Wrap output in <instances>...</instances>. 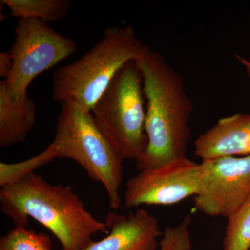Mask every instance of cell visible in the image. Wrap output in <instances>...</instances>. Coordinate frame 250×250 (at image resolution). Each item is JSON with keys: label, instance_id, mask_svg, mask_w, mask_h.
<instances>
[{"label": "cell", "instance_id": "cell-14", "mask_svg": "<svg viewBox=\"0 0 250 250\" xmlns=\"http://www.w3.org/2000/svg\"><path fill=\"white\" fill-rule=\"evenodd\" d=\"M0 250H52L50 237L24 227H16L0 239Z\"/></svg>", "mask_w": 250, "mask_h": 250}, {"label": "cell", "instance_id": "cell-6", "mask_svg": "<svg viewBox=\"0 0 250 250\" xmlns=\"http://www.w3.org/2000/svg\"><path fill=\"white\" fill-rule=\"evenodd\" d=\"M77 49L75 41L62 36L48 24L37 20L20 19L11 52L13 68L1 83L15 98L27 94L36 77L47 71Z\"/></svg>", "mask_w": 250, "mask_h": 250}, {"label": "cell", "instance_id": "cell-1", "mask_svg": "<svg viewBox=\"0 0 250 250\" xmlns=\"http://www.w3.org/2000/svg\"><path fill=\"white\" fill-rule=\"evenodd\" d=\"M147 99V149L136 161L139 171L150 170L187 157L192 103L184 77L159 52L147 47L136 60Z\"/></svg>", "mask_w": 250, "mask_h": 250}, {"label": "cell", "instance_id": "cell-12", "mask_svg": "<svg viewBox=\"0 0 250 250\" xmlns=\"http://www.w3.org/2000/svg\"><path fill=\"white\" fill-rule=\"evenodd\" d=\"M11 16L20 19H32L48 24L62 19L70 9V0H1Z\"/></svg>", "mask_w": 250, "mask_h": 250}, {"label": "cell", "instance_id": "cell-5", "mask_svg": "<svg viewBox=\"0 0 250 250\" xmlns=\"http://www.w3.org/2000/svg\"><path fill=\"white\" fill-rule=\"evenodd\" d=\"M143 75L136 60L126 62L95 104L99 129L123 161H137L147 149Z\"/></svg>", "mask_w": 250, "mask_h": 250}, {"label": "cell", "instance_id": "cell-4", "mask_svg": "<svg viewBox=\"0 0 250 250\" xmlns=\"http://www.w3.org/2000/svg\"><path fill=\"white\" fill-rule=\"evenodd\" d=\"M53 141L47 147L53 159H72L88 177L104 186L108 205L117 210L122 204L123 160L99 129L90 112L75 104L61 103Z\"/></svg>", "mask_w": 250, "mask_h": 250}, {"label": "cell", "instance_id": "cell-11", "mask_svg": "<svg viewBox=\"0 0 250 250\" xmlns=\"http://www.w3.org/2000/svg\"><path fill=\"white\" fill-rule=\"evenodd\" d=\"M36 106L26 94L15 98L0 83V146L24 143L36 123Z\"/></svg>", "mask_w": 250, "mask_h": 250}, {"label": "cell", "instance_id": "cell-7", "mask_svg": "<svg viewBox=\"0 0 250 250\" xmlns=\"http://www.w3.org/2000/svg\"><path fill=\"white\" fill-rule=\"evenodd\" d=\"M250 197V154L200 163L195 208L209 216L228 218Z\"/></svg>", "mask_w": 250, "mask_h": 250}, {"label": "cell", "instance_id": "cell-8", "mask_svg": "<svg viewBox=\"0 0 250 250\" xmlns=\"http://www.w3.org/2000/svg\"><path fill=\"white\" fill-rule=\"evenodd\" d=\"M200 181V164L187 157L157 168L139 171L126 184L125 206L133 208L143 205H176L196 196Z\"/></svg>", "mask_w": 250, "mask_h": 250}, {"label": "cell", "instance_id": "cell-16", "mask_svg": "<svg viewBox=\"0 0 250 250\" xmlns=\"http://www.w3.org/2000/svg\"><path fill=\"white\" fill-rule=\"evenodd\" d=\"M13 68V58L10 51L0 53V77L4 80L9 77Z\"/></svg>", "mask_w": 250, "mask_h": 250}, {"label": "cell", "instance_id": "cell-13", "mask_svg": "<svg viewBox=\"0 0 250 250\" xmlns=\"http://www.w3.org/2000/svg\"><path fill=\"white\" fill-rule=\"evenodd\" d=\"M250 250V197L228 218L223 250Z\"/></svg>", "mask_w": 250, "mask_h": 250}, {"label": "cell", "instance_id": "cell-9", "mask_svg": "<svg viewBox=\"0 0 250 250\" xmlns=\"http://www.w3.org/2000/svg\"><path fill=\"white\" fill-rule=\"evenodd\" d=\"M109 232L98 241H92L82 250H156L161 237L159 220L140 208L127 217L108 213L105 220Z\"/></svg>", "mask_w": 250, "mask_h": 250}, {"label": "cell", "instance_id": "cell-2", "mask_svg": "<svg viewBox=\"0 0 250 250\" xmlns=\"http://www.w3.org/2000/svg\"><path fill=\"white\" fill-rule=\"evenodd\" d=\"M0 209L16 227L27 228L30 218L39 222L60 242L61 250H83L94 235L109 232L71 187L49 184L35 172L1 187Z\"/></svg>", "mask_w": 250, "mask_h": 250}, {"label": "cell", "instance_id": "cell-10", "mask_svg": "<svg viewBox=\"0 0 250 250\" xmlns=\"http://www.w3.org/2000/svg\"><path fill=\"white\" fill-rule=\"evenodd\" d=\"M195 155L202 160L250 154V114L221 118L195 141Z\"/></svg>", "mask_w": 250, "mask_h": 250}, {"label": "cell", "instance_id": "cell-15", "mask_svg": "<svg viewBox=\"0 0 250 250\" xmlns=\"http://www.w3.org/2000/svg\"><path fill=\"white\" fill-rule=\"evenodd\" d=\"M190 225L191 218L187 215L177 225L166 227L162 231L159 250H191Z\"/></svg>", "mask_w": 250, "mask_h": 250}, {"label": "cell", "instance_id": "cell-3", "mask_svg": "<svg viewBox=\"0 0 250 250\" xmlns=\"http://www.w3.org/2000/svg\"><path fill=\"white\" fill-rule=\"evenodd\" d=\"M147 47L131 26L108 28L90 51L54 72L52 98L91 111L120 69L140 58Z\"/></svg>", "mask_w": 250, "mask_h": 250}]
</instances>
